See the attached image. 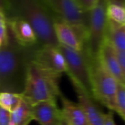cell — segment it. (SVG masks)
I'll list each match as a JSON object with an SVG mask.
<instances>
[{
	"instance_id": "cell-1",
	"label": "cell",
	"mask_w": 125,
	"mask_h": 125,
	"mask_svg": "<svg viewBox=\"0 0 125 125\" xmlns=\"http://www.w3.org/2000/svg\"><path fill=\"white\" fill-rule=\"evenodd\" d=\"M10 35L7 43L0 48V92L22 94L29 65L40 45L24 47Z\"/></svg>"
},
{
	"instance_id": "cell-2",
	"label": "cell",
	"mask_w": 125,
	"mask_h": 125,
	"mask_svg": "<svg viewBox=\"0 0 125 125\" xmlns=\"http://www.w3.org/2000/svg\"><path fill=\"white\" fill-rule=\"evenodd\" d=\"M8 16L26 21L33 29L40 45H59L54 29V16L43 0L12 1Z\"/></svg>"
},
{
	"instance_id": "cell-3",
	"label": "cell",
	"mask_w": 125,
	"mask_h": 125,
	"mask_svg": "<svg viewBox=\"0 0 125 125\" xmlns=\"http://www.w3.org/2000/svg\"><path fill=\"white\" fill-rule=\"evenodd\" d=\"M61 76L43 69L32 61L21 94L23 99L31 105L45 101H56L62 93L59 85Z\"/></svg>"
},
{
	"instance_id": "cell-4",
	"label": "cell",
	"mask_w": 125,
	"mask_h": 125,
	"mask_svg": "<svg viewBox=\"0 0 125 125\" xmlns=\"http://www.w3.org/2000/svg\"><path fill=\"white\" fill-rule=\"evenodd\" d=\"M89 61L92 95L95 101L114 112L119 82L106 70L97 57L89 58Z\"/></svg>"
},
{
	"instance_id": "cell-5",
	"label": "cell",
	"mask_w": 125,
	"mask_h": 125,
	"mask_svg": "<svg viewBox=\"0 0 125 125\" xmlns=\"http://www.w3.org/2000/svg\"><path fill=\"white\" fill-rule=\"evenodd\" d=\"M107 26L106 0H100L96 7L89 13L88 37L84 49L89 58L97 57L100 49L106 40Z\"/></svg>"
},
{
	"instance_id": "cell-6",
	"label": "cell",
	"mask_w": 125,
	"mask_h": 125,
	"mask_svg": "<svg viewBox=\"0 0 125 125\" xmlns=\"http://www.w3.org/2000/svg\"><path fill=\"white\" fill-rule=\"evenodd\" d=\"M58 48L65 59L67 67L66 74L70 81L76 83L92 95L89 61L84 50L78 51L62 45Z\"/></svg>"
},
{
	"instance_id": "cell-7",
	"label": "cell",
	"mask_w": 125,
	"mask_h": 125,
	"mask_svg": "<svg viewBox=\"0 0 125 125\" xmlns=\"http://www.w3.org/2000/svg\"><path fill=\"white\" fill-rule=\"evenodd\" d=\"M54 17L71 26L88 27L89 14L85 13L76 0H43Z\"/></svg>"
},
{
	"instance_id": "cell-8",
	"label": "cell",
	"mask_w": 125,
	"mask_h": 125,
	"mask_svg": "<svg viewBox=\"0 0 125 125\" xmlns=\"http://www.w3.org/2000/svg\"><path fill=\"white\" fill-rule=\"evenodd\" d=\"M54 29L59 45L78 51L85 49L88 37V27L71 26L54 17Z\"/></svg>"
},
{
	"instance_id": "cell-9",
	"label": "cell",
	"mask_w": 125,
	"mask_h": 125,
	"mask_svg": "<svg viewBox=\"0 0 125 125\" xmlns=\"http://www.w3.org/2000/svg\"><path fill=\"white\" fill-rule=\"evenodd\" d=\"M33 61L43 69L59 75L67 71L65 59L58 47L40 45L34 53Z\"/></svg>"
},
{
	"instance_id": "cell-10",
	"label": "cell",
	"mask_w": 125,
	"mask_h": 125,
	"mask_svg": "<svg viewBox=\"0 0 125 125\" xmlns=\"http://www.w3.org/2000/svg\"><path fill=\"white\" fill-rule=\"evenodd\" d=\"M7 25L10 34L19 45L24 47L40 45L33 29L23 19L16 16H8L7 17Z\"/></svg>"
},
{
	"instance_id": "cell-11",
	"label": "cell",
	"mask_w": 125,
	"mask_h": 125,
	"mask_svg": "<svg viewBox=\"0 0 125 125\" xmlns=\"http://www.w3.org/2000/svg\"><path fill=\"white\" fill-rule=\"evenodd\" d=\"M71 83L75 91L78 103L83 108L89 125H104L105 113L100 110L93 97L76 83L71 81Z\"/></svg>"
},
{
	"instance_id": "cell-12",
	"label": "cell",
	"mask_w": 125,
	"mask_h": 125,
	"mask_svg": "<svg viewBox=\"0 0 125 125\" xmlns=\"http://www.w3.org/2000/svg\"><path fill=\"white\" fill-rule=\"evenodd\" d=\"M33 120L40 125H61L64 117L56 101H45L32 105Z\"/></svg>"
},
{
	"instance_id": "cell-13",
	"label": "cell",
	"mask_w": 125,
	"mask_h": 125,
	"mask_svg": "<svg viewBox=\"0 0 125 125\" xmlns=\"http://www.w3.org/2000/svg\"><path fill=\"white\" fill-rule=\"evenodd\" d=\"M97 58L106 70L117 80L119 83L125 84L117 57L116 50L107 40L102 45Z\"/></svg>"
},
{
	"instance_id": "cell-14",
	"label": "cell",
	"mask_w": 125,
	"mask_h": 125,
	"mask_svg": "<svg viewBox=\"0 0 125 125\" xmlns=\"http://www.w3.org/2000/svg\"><path fill=\"white\" fill-rule=\"evenodd\" d=\"M63 117L68 125H90L86 116L78 103L73 102L62 93L59 95Z\"/></svg>"
},
{
	"instance_id": "cell-15",
	"label": "cell",
	"mask_w": 125,
	"mask_h": 125,
	"mask_svg": "<svg viewBox=\"0 0 125 125\" xmlns=\"http://www.w3.org/2000/svg\"><path fill=\"white\" fill-rule=\"evenodd\" d=\"M106 40L116 50L125 51V26L108 19Z\"/></svg>"
},
{
	"instance_id": "cell-16",
	"label": "cell",
	"mask_w": 125,
	"mask_h": 125,
	"mask_svg": "<svg viewBox=\"0 0 125 125\" xmlns=\"http://www.w3.org/2000/svg\"><path fill=\"white\" fill-rule=\"evenodd\" d=\"M106 15L108 19L125 26V0L106 1Z\"/></svg>"
},
{
	"instance_id": "cell-17",
	"label": "cell",
	"mask_w": 125,
	"mask_h": 125,
	"mask_svg": "<svg viewBox=\"0 0 125 125\" xmlns=\"http://www.w3.org/2000/svg\"><path fill=\"white\" fill-rule=\"evenodd\" d=\"M23 98V97H22ZM32 105L23 99L18 109L11 114L10 125H29L33 120L31 113Z\"/></svg>"
},
{
	"instance_id": "cell-18",
	"label": "cell",
	"mask_w": 125,
	"mask_h": 125,
	"mask_svg": "<svg viewBox=\"0 0 125 125\" xmlns=\"http://www.w3.org/2000/svg\"><path fill=\"white\" fill-rule=\"evenodd\" d=\"M22 100L21 94L0 92V108L12 114L20 106Z\"/></svg>"
},
{
	"instance_id": "cell-19",
	"label": "cell",
	"mask_w": 125,
	"mask_h": 125,
	"mask_svg": "<svg viewBox=\"0 0 125 125\" xmlns=\"http://www.w3.org/2000/svg\"><path fill=\"white\" fill-rule=\"evenodd\" d=\"M115 112H116L125 122V84L119 83L118 85Z\"/></svg>"
},
{
	"instance_id": "cell-20",
	"label": "cell",
	"mask_w": 125,
	"mask_h": 125,
	"mask_svg": "<svg viewBox=\"0 0 125 125\" xmlns=\"http://www.w3.org/2000/svg\"><path fill=\"white\" fill-rule=\"evenodd\" d=\"M82 10L89 14L98 4L100 0H76Z\"/></svg>"
},
{
	"instance_id": "cell-21",
	"label": "cell",
	"mask_w": 125,
	"mask_h": 125,
	"mask_svg": "<svg viewBox=\"0 0 125 125\" xmlns=\"http://www.w3.org/2000/svg\"><path fill=\"white\" fill-rule=\"evenodd\" d=\"M10 34L7 23L0 25V48L7 43Z\"/></svg>"
},
{
	"instance_id": "cell-22",
	"label": "cell",
	"mask_w": 125,
	"mask_h": 125,
	"mask_svg": "<svg viewBox=\"0 0 125 125\" xmlns=\"http://www.w3.org/2000/svg\"><path fill=\"white\" fill-rule=\"evenodd\" d=\"M11 125V114L0 108V125Z\"/></svg>"
},
{
	"instance_id": "cell-23",
	"label": "cell",
	"mask_w": 125,
	"mask_h": 125,
	"mask_svg": "<svg viewBox=\"0 0 125 125\" xmlns=\"http://www.w3.org/2000/svg\"><path fill=\"white\" fill-rule=\"evenodd\" d=\"M12 5V1L0 0V13L4 15L6 17L9 14Z\"/></svg>"
},
{
	"instance_id": "cell-24",
	"label": "cell",
	"mask_w": 125,
	"mask_h": 125,
	"mask_svg": "<svg viewBox=\"0 0 125 125\" xmlns=\"http://www.w3.org/2000/svg\"><path fill=\"white\" fill-rule=\"evenodd\" d=\"M116 53H117V57H118V60L119 62V66H120L121 71H122L123 78H124L125 83V51L116 50Z\"/></svg>"
},
{
	"instance_id": "cell-25",
	"label": "cell",
	"mask_w": 125,
	"mask_h": 125,
	"mask_svg": "<svg viewBox=\"0 0 125 125\" xmlns=\"http://www.w3.org/2000/svg\"><path fill=\"white\" fill-rule=\"evenodd\" d=\"M116 125L114 118V112L109 111L108 113L105 114L104 116V125Z\"/></svg>"
},
{
	"instance_id": "cell-26",
	"label": "cell",
	"mask_w": 125,
	"mask_h": 125,
	"mask_svg": "<svg viewBox=\"0 0 125 125\" xmlns=\"http://www.w3.org/2000/svg\"><path fill=\"white\" fill-rule=\"evenodd\" d=\"M7 23V18L4 15L0 13V25Z\"/></svg>"
},
{
	"instance_id": "cell-27",
	"label": "cell",
	"mask_w": 125,
	"mask_h": 125,
	"mask_svg": "<svg viewBox=\"0 0 125 125\" xmlns=\"http://www.w3.org/2000/svg\"><path fill=\"white\" fill-rule=\"evenodd\" d=\"M61 125H68V124L66 122V121H65L64 119L63 121H62V124H61Z\"/></svg>"
}]
</instances>
